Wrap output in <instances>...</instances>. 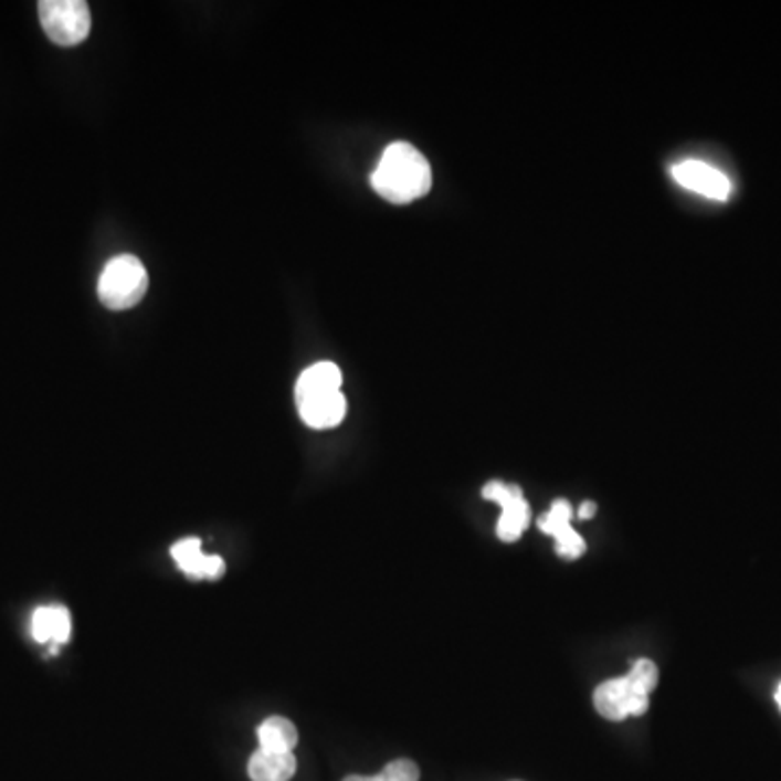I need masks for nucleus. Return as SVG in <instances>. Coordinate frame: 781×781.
Instances as JSON below:
<instances>
[{
	"label": "nucleus",
	"instance_id": "nucleus-16",
	"mask_svg": "<svg viewBox=\"0 0 781 781\" xmlns=\"http://www.w3.org/2000/svg\"><path fill=\"white\" fill-rule=\"evenodd\" d=\"M344 781H371V778H362V775H348Z\"/></svg>",
	"mask_w": 781,
	"mask_h": 781
},
{
	"label": "nucleus",
	"instance_id": "nucleus-1",
	"mask_svg": "<svg viewBox=\"0 0 781 781\" xmlns=\"http://www.w3.org/2000/svg\"><path fill=\"white\" fill-rule=\"evenodd\" d=\"M371 187L393 204H409L430 191L432 170L415 146L395 141L384 148L371 175Z\"/></svg>",
	"mask_w": 781,
	"mask_h": 781
},
{
	"label": "nucleus",
	"instance_id": "nucleus-15",
	"mask_svg": "<svg viewBox=\"0 0 781 781\" xmlns=\"http://www.w3.org/2000/svg\"><path fill=\"white\" fill-rule=\"evenodd\" d=\"M595 510H598V506H595L593 502H584V504L580 506V510H578V517H580L582 521H587V519H591V517L595 515Z\"/></svg>",
	"mask_w": 781,
	"mask_h": 781
},
{
	"label": "nucleus",
	"instance_id": "nucleus-10",
	"mask_svg": "<svg viewBox=\"0 0 781 781\" xmlns=\"http://www.w3.org/2000/svg\"><path fill=\"white\" fill-rule=\"evenodd\" d=\"M72 619L67 608L63 605H42L31 616V636L38 643L46 645H63L70 641Z\"/></svg>",
	"mask_w": 781,
	"mask_h": 781
},
{
	"label": "nucleus",
	"instance_id": "nucleus-4",
	"mask_svg": "<svg viewBox=\"0 0 781 781\" xmlns=\"http://www.w3.org/2000/svg\"><path fill=\"white\" fill-rule=\"evenodd\" d=\"M44 33L57 46H76L92 29L89 4L83 0H42L38 4Z\"/></svg>",
	"mask_w": 781,
	"mask_h": 781
},
{
	"label": "nucleus",
	"instance_id": "nucleus-9",
	"mask_svg": "<svg viewBox=\"0 0 781 781\" xmlns=\"http://www.w3.org/2000/svg\"><path fill=\"white\" fill-rule=\"evenodd\" d=\"M298 411H300L302 421L306 425H310L315 430H326V428H335L346 420L348 402L341 391H330V393H321V395L298 402Z\"/></svg>",
	"mask_w": 781,
	"mask_h": 781
},
{
	"label": "nucleus",
	"instance_id": "nucleus-2",
	"mask_svg": "<svg viewBox=\"0 0 781 781\" xmlns=\"http://www.w3.org/2000/svg\"><path fill=\"white\" fill-rule=\"evenodd\" d=\"M658 686L656 662L641 658L623 677H614L600 684L593 695L595 710L608 721H625L630 717H643L650 710V695Z\"/></svg>",
	"mask_w": 781,
	"mask_h": 781
},
{
	"label": "nucleus",
	"instance_id": "nucleus-8",
	"mask_svg": "<svg viewBox=\"0 0 781 781\" xmlns=\"http://www.w3.org/2000/svg\"><path fill=\"white\" fill-rule=\"evenodd\" d=\"M179 569L191 580H218L224 576L226 564L220 556H204L198 539H182L170 549Z\"/></svg>",
	"mask_w": 781,
	"mask_h": 781
},
{
	"label": "nucleus",
	"instance_id": "nucleus-17",
	"mask_svg": "<svg viewBox=\"0 0 781 781\" xmlns=\"http://www.w3.org/2000/svg\"><path fill=\"white\" fill-rule=\"evenodd\" d=\"M775 704H778V706H780V710H781V682H780V686H778V690H775Z\"/></svg>",
	"mask_w": 781,
	"mask_h": 781
},
{
	"label": "nucleus",
	"instance_id": "nucleus-7",
	"mask_svg": "<svg viewBox=\"0 0 781 781\" xmlns=\"http://www.w3.org/2000/svg\"><path fill=\"white\" fill-rule=\"evenodd\" d=\"M571 517L573 508L567 499H556L539 517V528L556 541V553L564 560H578L587 551V542L571 528Z\"/></svg>",
	"mask_w": 781,
	"mask_h": 781
},
{
	"label": "nucleus",
	"instance_id": "nucleus-12",
	"mask_svg": "<svg viewBox=\"0 0 781 781\" xmlns=\"http://www.w3.org/2000/svg\"><path fill=\"white\" fill-rule=\"evenodd\" d=\"M298 771L294 753L254 751L247 762V775L252 781H289Z\"/></svg>",
	"mask_w": 781,
	"mask_h": 781
},
{
	"label": "nucleus",
	"instance_id": "nucleus-11",
	"mask_svg": "<svg viewBox=\"0 0 781 781\" xmlns=\"http://www.w3.org/2000/svg\"><path fill=\"white\" fill-rule=\"evenodd\" d=\"M341 382H344V376L335 362H315L302 371V376L296 382V404L308 400V398L321 395V393L341 391Z\"/></svg>",
	"mask_w": 781,
	"mask_h": 781
},
{
	"label": "nucleus",
	"instance_id": "nucleus-5",
	"mask_svg": "<svg viewBox=\"0 0 781 781\" xmlns=\"http://www.w3.org/2000/svg\"><path fill=\"white\" fill-rule=\"evenodd\" d=\"M482 495L484 499H490L502 508V515L497 519L499 541H519L526 528L530 526V504L526 502L524 490L517 484L493 481L482 488Z\"/></svg>",
	"mask_w": 781,
	"mask_h": 781
},
{
	"label": "nucleus",
	"instance_id": "nucleus-14",
	"mask_svg": "<svg viewBox=\"0 0 781 781\" xmlns=\"http://www.w3.org/2000/svg\"><path fill=\"white\" fill-rule=\"evenodd\" d=\"M382 775L389 781H420V767L413 760L400 758L384 767Z\"/></svg>",
	"mask_w": 781,
	"mask_h": 781
},
{
	"label": "nucleus",
	"instance_id": "nucleus-3",
	"mask_svg": "<svg viewBox=\"0 0 781 781\" xmlns=\"http://www.w3.org/2000/svg\"><path fill=\"white\" fill-rule=\"evenodd\" d=\"M148 292V272L144 263L133 254L114 256L101 278L98 298L112 310H126L144 300Z\"/></svg>",
	"mask_w": 781,
	"mask_h": 781
},
{
	"label": "nucleus",
	"instance_id": "nucleus-18",
	"mask_svg": "<svg viewBox=\"0 0 781 781\" xmlns=\"http://www.w3.org/2000/svg\"><path fill=\"white\" fill-rule=\"evenodd\" d=\"M371 781H389L382 773H378V775H371Z\"/></svg>",
	"mask_w": 781,
	"mask_h": 781
},
{
	"label": "nucleus",
	"instance_id": "nucleus-6",
	"mask_svg": "<svg viewBox=\"0 0 781 781\" xmlns=\"http://www.w3.org/2000/svg\"><path fill=\"white\" fill-rule=\"evenodd\" d=\"M671 177L679 187L695 191L699 196H706L710 200H719V202H725L733 191V184L722 175L721 170H717L710 163L697 161V159H686V161L675 163L671 168Z\"/></svg>",
	"mask_w": 781,
	"mask_h": 781
},
{
	"label": "nucleus",
	"instance_id": "nucleus-13",
	"mask_svg": "<svg viewBox=\"0 0 781 781\" xmlns=\"http://www.w3.org/2000/svg\"><path fill=\"white\" fill-rule=\"evenodd\" d=\"M258 749L272 753H294L298 745V729L285 717H270L256 729Z\"/></svg>",
	"mask_w": 781,
	"mask_h": 781
}]
</instances>
